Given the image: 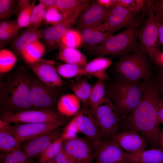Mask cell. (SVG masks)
Wrapping results in <instances>:
<instances>
[{
  "label": "cell",
  "instance_id": "1",
  "mask_svg": "<svg viewBox=\"0 0 163 163\" xmlns=\"http://www.w3.org/2000/svg\"><path fill=\"white\" fill-rule=\"evenodd\" d=\"M144 82L145 88L140 102L129 113L120 117L118 132L136 131L144 138L152 148L160 149L158 111L161 98L157 84L151 79Z\"/></svg>",
  "mask_w": 163,
  "mask_h": 163
},
{
  "label": "cell",
  "instance_id": "2",
  "mask_svg": "<svg viewBox=\"0 0 163 163\" xmlns=\"http://www.w3.org/2000/svg\"><path fill=\"white\" fill-rule=\"evenodd\" d=\"M0 88L3 111L16 113L34 110L30 100L28 73L25 69H21L7 76L1 83Z\"/></svg>",
  "mask_w": 163,
  "mask_h": 163
},
{
  "label": "cell",
  "instance_id": "3",
  "mask_svg": "<svg viewBox=\"0 0 163 163\" xmlns=\"http://www.w3.org/2000/svg\"><path fill=\"white\" fill-rule=\"evenodd\" d=\"M138 33L137 27L127 28L93 48L91 53L99 57L113 56L120 58L139 51L141 49Z\"/></svg>",
  "mask_w": 163,
  "mask_h": 163
},
{
  "label": "cell",
  "instance_id": "4",
  "mask_svg": "<svg viewBox=\"0 0 163 163\" xmlns=\"http://www.w3.org/2000/svg\"><path fill=\"white\" fill-rule=\"evenodd\" d=\"M145 82H131L119 79L107 93L118 110L120 117L132 111L142 98Z\"/></svg>",
  "mask_w": 163,
  "mask_h": 163
},
{
  "label": "cell",
  "instance_id": "5",
  "mask_svg": "<svg viewBox=\"0 0 163 163\" xmlns=\"http://www.w3.org/2000/svg\"><path fill=\"white\" fill-rule=\"evenodd\" d=\"M119 79L138 82L152 79L151 67L147 55L141 50L120 58L115 64Z\"/></svg>",
  "mask_w": 163,
  "mask_h": 163
},
{
  "label": "cell",
  "instance_id": "6",
  "mask_svg": "<svg viewBox=\"0 0 163 163\" xmlns=\"http://www.w3.org/2000/svg\"><path fill=\"white\" fill-rule=\"evenodd\" d=\"M147 14V17L144 24L138 30V38L141 50L153 62L161 67L160 57L162 52L157 45L158 31L153 7L148 10Z\"/></svg>",
  "mask_w": 163,
  "mask_h": 163
},
{
  "label": "cell",
  "instance_id": "7",
  "mask_svg": "<svg viewBox=\"0 0 163 163\" xmlns=\"http://www.w3.org/2000/svg\"><path fill=\"white\" fill-rule=\"evenodd\" d=\"M30 82V100L34 110L55 111L59 99L57 88L50 87L42 82L34 74L28 73Z\"/></svg>",
  "mask_w": 163,
  "mask_h": 163
},
{
  "label": "cell",
  "instance_id": "8",
  "mask_svg": "<svg viewBox=\"0 0 163 163\" xmlns=\"http://www.w3.org/2000/svg\"><path fill=\"white\" fill-rule=\"evenodd\" d=\"M94 114L102 139H111L118 131L119 111L107 94Z\"/></svg>",
  "mask_w": 163,
  "mask_h": 163
},
{
  "label": "cell",
  "instance_id": "9",
  "mask_svg": "<svg viewBox=\"0 0 163 163\" xmlns=\"http://www.w3.org/2000/svg\"><path fill=\"white\" fill-rule=\"evenodd\" d=\"M137 13L120 6L113 5L110 8L105 21L97 28L102 32L113 33L124 28H138L141 21Z\"/></svg>",
  "mask_w": 163,
  "mask_h": 163
},
{
  "label": "cell",
  "instance_id": "10",
  "mask_svg": "<svg viewBox=\"0 0 163 163\" xmlns=\"http://www.w3.org/2000/svg\"><path fill=\"white\" fill-rule=\"evenodd\" d=\"M0 120L8 123H41L65 120L66 117L55 111L35 110L14 113L4 111L0 115Z\"/></svg>",
  "mask_w": 163,
  "mask_h": 163
},
{
  "label": "cell",
  "instance_id": "11",
  "mask_svg": "<svg viewBox=\"0 0 163 163\" xmlns=\"http://www.w3.org/2000/svg\"><path fill=\"white\" fill-rule=\"evenodd\" d=\"M67 120L66 119L45 123H15L13 126L10 125L9 129L13 136L21 143L59 128L64 125L66 123Z\"/></svg>",
  "mask_w": 163,
  "mask_h": 163
},
{
  "label": "cell",
  "instance_id": "12",
  "mask_svg": "<svg viewBox=\"0 0 163 163\" xmlns=\"http://www.w3.org/2000/svg\"><path fill=\"white\" fill-rule=\"evenodd\" d=\"M84 9H81L64 18L60 23L43 30L42 39L48 50H52L58 48L62 37L76 23L79 15Z\"/></svg>",
  "mask_w": 163,
  "mask_h": 163
},
{
  "label": "cell",
  "instance_id": "13",
  "mask_svg": "<svg viewBox=\"0 0 163 163\" xmlns=\"http://www.w3.org/2000/svg\"><path fill=\"white\" fill-rule=\"evenodd\" d=\"M75 116L80 133L84 135L94 147L102 139L94 113L89 107L82 106Z\"/></svg>",
  "mask_w": 163,
  "mask_h": 163
},
{
  "label": "cell",
  "instance_id": "14",
  "mask_svg": "<svg viewBox=\"0 0 163 163\" xmlns=\"http://www.w3.org/2000/svg\"><path fill=\"white\" fill-rule=\"evenodd\" d=\"M94 148L96 163H127L126 152L111 139H102Z\"/></svg>",
  "mask_w": 163,
  "mask_h": 163
},
{
  "label": "cell",
  "instance_id": "15",
  "mask_svg": "<svg viewBox=\"0 0 163 163\" xmlns=\"http://www.w3.org/2000/svg\"><path fill=\"white\" fill-rule=\"evenodd\" d=\"M55 64L53 61L41 59L27 65L34 74L43 83L51 87L59 88L62 86L63 82L55 67Z\"/></svg>",
  "mask_w": 163,
  "mask_h": 163
},
{
  "label": "cell",
  "instance_id": "16",
  "mask_svg": "<svg viewBox=\"0 0 163 163\" xmlns=\"http://www.w3.org/2000/svg\"><path fill=\"white\" fill-rule=\"evenodd\" d=\"M63 148L76 163L92 161L94 148L86 139L77 137L63 142Z\"/></svg>",
  "mask_w": 163,
  "mask_h": 163
},
{
  "label": "cell",
  "instance_id": "17",
  "mask_svg": "<svg viewBox=\"0 0 163 163\" xmlns=\"http://www.w3.org/2000/svg\"><path fill=\"white\" fill-rule=\"evenodd\" d=\"M109 10L96 2L89 3L79 15L76 23L77 26L80 30L97 27L105 21Z\"/></svg>",
  "mask_w": 163,
  "mask_h": 163
},
{
  "label": "cell",
  "instance_id": "18",
  "mask_svg": "<svg viewBox=\"0 0 163 163\" xmlns=\"http://www.w3.org/2000/svg\"><path fill=\"white\" fill-rule=\"evenodd\" d=\"M127 153H136L149 148L144 138L137 132L125 130L118 132L111 139Z\"/></svg>",
  "mask_w": 163,
  "mask_h": 163
},
{
  "label": "cell",
  "instance_id": "19",
  "mask_svg": "<svg viewBox=\"0 0 163 163\" xmlns=\"http://www.w3.org/2000/svg\"><path fill=\"white\" fill-rule=\"evenodd\" d=\"M62 131L59 128L27 140L23 146V150L29 158L40 155L51 143L61 136Z\"/></svg>",
  "mask_w": 163,
  "mask_h": 163
},
{
  "label": "cell",
  "instance_id": "20",
  "mask_svg": "<svg viewBox=\"0 0 163 163\" xmlns=\"http://www.w3.org/2000/svg\"><path fill=\"white\" fill-rule=\"evenodd\" d=\"M112 64L110 58L103 56L96 58L83 67L84 75L92 76L104 81L110 80L106 71Z\"/></svg>",
  "mask_w": 163,
  "mask_h": 163
},
{
  "label": "cell",
  "instance_id": "21",
  "mask_svg": "<svg viewBox=\"0 0 163 163\" xmlns=\"http://www.w3.org/2000/svg\"><path fill=\"white\" fill-rule=\"evenodd\" d=\"M127 163H163V150L152 148L136 153H127Z\"/></svg>",
  "mask_w": 163,
  "mask_h": 163
},
{
  "label": "cell",
  "instance_id": "22",
  "mask_svg": "<svg viewBox=\"0 0 163 163\" xmlns=\"http://www.w3.org/2000/svg\"><path fill=\"white\" fill-rule=\"evenodd\" d=\"M10 125L9 123L0 120V150L3 153L20 149V143L10 130Z\"/></svg>",
  "mask_w": 163,
  "mask_h": 163
},
{
  "label": "cell",
  "instance_id": "23",
  "mask_svg": "<svg viewBox=\"0 0 163 163\" xmlns=\"http://www.w3.org/2000/svg\"><path fill=\"white\" fill-rule=\"evenodd\" d=\"M81 101L74 94H67L59 98L57 108L59 113L65 117L76 114L80 109Z\"/></svg>",
  "mask_w": 163,
  "mask_h": 163
},
{
  "label": "cell",
  "instance_id": "24",
  "mask_svg": "<svg viewBox=\"0 0 163 163\" xmlns=\"http://www.w3.org/2000/svg\"><path fill=\"white\" fill-rule=\"evenodd\" d=\"M58 49L59 59L66 63L82 67L88 63L86 57L76 48L67 47L60 43Z\"/></svg>",
  "mask_w": 163,
  "mask_h": 163
},
{
  "label": "cell",
  "instance_id": "25",
  "mask_svg": "<svg viewBox=\"0 0 163 163\" xmlns=\"http://www.w3.org/2000/svg\"><path fill=\"white\" fill-rule=\"evenodd\" d=\"M43 37V30L28 27L14 41V48L21 55L22 51L27 46L33 42L42 39Z\"/></svg>",
  "mask_w": 163,
  "mask_h": 163
},
{
  "label": "cell",
  "instance_id": "26",
  "mask_svg": "<svg viewBox=\"0 0 163 163\" xmlns=\"http://www.w3.org/2000/svg\"><path fill=\"white\" fill-rule=\"evenodd\" d=\"M80 30L83 42L94 47L104 42L113 34L110 32H102L97 27L86 28Z\"/></svg>",
  "mask_w": 163,
  "mask_h": 163
},
{
  "label": "cell",
  "instance_id": "27",
  "mask_svg": "<svg viewBox=\"0 0 163 163\" xmlns=\"http://www.w3.org/2000/svg\"><path fill=\"white\" fill-rule=\"evenodd\" d=\"M89 2L86 0H56L55 7L64 18L85 8Z\"/></svg>",
  "mask_w": 163,
  "mask_h": 163
},
{
  "label": "cell",
  "instance_id": "28",
  "mask_svg": "<svg viewBox=\"0 0 163 163\" xmlns=\"http://www.w3.org/2000/svg\"><path fill=\"white\" fill-rule=\"evenodd\" d=\"M45 50L44 45L39 41H36L27 46L21 55L25 62L28 64L41 59Z\"/></svg>",
  "mask_w": 163,
  "mask_h": 163
},
{
  "label": "cell",
  "instance_id": "29",
  "mask_svg": "<svg viewBox=\"0 0 163 163\" xmlns=\"http://www.w3.org/2000/svg\"><path fill=\"white\" fill-rule=\"evenodd\" d=\"M106 94L104 81L97 79L92 86L88 101V107L94 113L104 100Z\"/></svg>",
  "mask_w": 163,
  "mask_h": 163
},
{
  "label": "cell",
  "instance_id": "30",
  "mask_svg": "<svg viewBox=\"0 0 163 163\" xmlns=\"http://www.w3.org/2000/svg\"><path fill=\"white\" fill-rule=\"evenodd\" d=\"M71 88L73 94L82 104V106L88 107L92 86L87 80L85 79L80 80L72 84Z\"/></svg>",
  "mask_w": 163,
  "mask_h": 163
},
{
  "label": "cell",
  "instance_id": "31",
  "mask_svg": "<svg viewBox=\"0 0 163 163\" xmlns=\"http://www.w3.org/2000/svg\"><path fill=\"white\" fill-rule=\"evenodd\" d=\"M63 140L61 136L51 143L40 155V163H46L54 159L63 147Z\"/></svg>",
  "mask_w": 163,
  "mask_h": 163
},
{
  "label": "cell",
  "instance_id": "32",
  "mask_svg": "<svg viewBox=\"0 0 163 163\" xmlns=\"http://www.w3.org/2000/svg\"><path fill=\"white\" fill-rule=\"evenodd\" d=\"M56 69L60 76L66 79L84 75L83 67L73 64L66 63L59 66Z\"/></svg>",
  "mask_w": 163,
  "mask_h": 163
},
{
  "label": "cell",
  "instance_id": "33",
  "mask_svg": "<svg viewBox=\"0 0 163 163\" xmlns=\"http://www.w3.org/2000/svg\"><path fill=\"white\" fill-rule=\"evenodd\" d=\"M17 61L15 55L11 51L2 49L0 51V72L7 73L11 70Z\"/></svg>",
  "mask_w": 163,
  "mask_h": 163
},
{
  "label": "cell",
  "instance_id": "34",
  "mask_svg": "<svg viewBox=\"0 0 163 163\" xmlns=\"http://www.w3.org/2000/svg\"><path fill=\"white\" fill-rule=\"evenodd\" d=\"M36 5L32 11L30 24L28 27L38 29L41 25L45 17L48 8L40 1Z\"/></svg>",
  "mask_w": 163,
  "mask_h": 163
},
{
  "label": "cell",
  "instance_id": "35",
  "mask_svg": "<svg viewBox=\"0 0 163 163\" xmlns=\"http://www.w3.org/2000/svg\"><path fill=\"white\" fill-rule=\"evenodd\" d=\"M83 42L80 33L70 29L62 37L60 43L67 47L76 49L80 46Z\"/></svg>",
  "mask_w": 163,
  "mask_h": 163
},
{
  "label": "cell",
  "instance_id": "36",
  "mask_svg": "<svg viewBox=\"0 0 163 163\" xmlns=\"http://www.w3.org/2000/svg\"><path fill=\"white\" fill-rule=\"evenodd\" d=\"M36 0L31 2L23 8L18 14L17 21L20 28L28 27L33 9L36 5Z\"/></svg>",
  "mask_w": 163,
  "mask_h": 163
},
{
  "label": "cell",
  "instance_id": "37",
  "mask_svg": "<svg viewBox=\"0 0 163 163\" xmlns=\"http://www.w3.org/2000/svg\"><path fill=\"white\" fill-rule=\"evenodd\" d=\"M17 3V0H0V20H7L13 14Z\"/></svg>",
  "mask_w": 163,
  "mask_h": 163
},
{
  "label": "cell",
  "instance_id": "38",
  "mask_svg": "<svg viewBox=\"0 0 163 163\" xmlns=\"http://www.w3.org/2000/svg\"><path fill=\"white\" fill-rule=\"evenodd\" d=\"M64 19L62 14L55 7L47 8L43 20L44 24L53 25L61 22Z\"/></svg>",
  "mask_w": 163,
  "mask_h": 163
},
{
  "label": "cell",
  "instance_id": "39",
  "mask_svg": "<svg viewBox=\"0 0 163 163\" xmlns=\"http://www.w3.org/2000/svg\"><path fill=\"white\" fill-rule=\"evenodd\" d=\"M80 133L77 124L75 117H74L65 126L61 136L63 141L77 137Z\"/></svg>",
  "mask_w": 163,
  "mask_h": 163
},
{
  "label": "cell",
  "instance_id": "40",
  "mask_svg": "<svg viewBox=\"0 0 163 163\" xmlns=\"http://www.w3.org/2000/svg\"><path fill=\"white\" fill-rule=\"evenodd\" d=\"M19 33V30H8L0 28V47L14 39Z\"/></svg>",
  "mask_w": 163,
  "mask_h": 163
},
{
  "label": "cell",
  "instance_id": "41",
  "mask_svg": "<svg viewBox=\"0 0 163 163\" xmlns=\"http://www.w3.org/2000/svg\"><path fill=\"white\" fill-rule=\"evenodd\" d=\"M57 163H76L64 150L62 148L54 158Z\"/></svg>",
  "mask_w": 163,
  "mask_h": 163
},
{
  "label": "cell",
  "instance_id": "42",
  "mask_svg": "<svg viewBox=\"0 0 163 163\" xmlns=\"http://www.w3.org/2000/svg\"><path fill=\"white\" fill-rule=\"evenodd\" d=\"M114 5L121 7L133 12L137 13L135 0H116Z\"/></svg>",
  "mask_w": 163,
  "mask_h": 163
},
{
  "label": "cell",
  "instance_id": "43",
  "mask_svg": "<svg viewBox=\"0 0 163 163\" xmlns=\"http://www.w3.org/2000/svg\"><path fill=\"white\" fill-rule=\"evenodd\" d=\"M153 9L156 19L163 21V0L155 1Z\"/></svg>",
  "mask_w": 163,
  "mask_h": 163
},
{
  "label": "cell",
  "instance_id": "44",
  "mask_svg": "<svg viewBox=\"0 0 163 163\" xmlns=\"http://www.w3.org/2000/svg\"><path fill=\"white\" fill-rule=\"evenodd\" d=\"M0 28L5 30H18L20 29L17 21L5 20L0 23Z\"/></svg>",
  "mask_w": 163,
  "mask_h": 163
},
{
  "label": "cell",
  "instance_id": "45",
  "mask_svg": "<svg viewBox=\"0 0 163 163\" xmlns=\"http://www.w3.org/2000/svg\"><path fill=\"white\" fill-rule=\"evenodd\" d=\"M16 158L19 163H29V157L24 151L21 149L12 152Z\"/></svg>",
  "mask_w": 163,
  "mask_h": 163
},
{
  "label": "cell",
  "instance_id": "46",
  "mask_svg": "<svg viewBox=\"0 0 163 163\" xmlns=\"http://www.w3.org/2000/svg\"><path fill=\"white\" fill-rule=\"evenodd\" d=\"M3 163H19L16 158L12 152L3 153L1 155Z\"/></svg>",
  "mask_w": 163,
  "mask_h": 163
},
{
  "label": "cell",
  "instance_id": "47",
  "mask_svg": "<svg viewBox=\"0 0 163 163\" xmlns=\"http://www.w3.org/2000/svg\"><path fill=\"white\" fill-rule=\"evenodd\" d=\"M32 1L29 0H17V3L15 11V14L17 15L24 8L30 4Z\"/></svg>",
  "mask_w": 163,
  "mask_h": 163
},
{
  "label": "cell",
  "instance_id": "48",
  "mask_svg": "<svg viewBox=\"0 0 163 163\" xmlns=\"http://www.w3.org/2000/svg\"><path fill=\"white\" fill-rule=\"evenodd\" d=\"M160 67L158 74L159 83L157 85L160 94L163 98V66Z\"/></svg>",
  "mask_w": 163,
  "mask_h": 163
},
{
  "label": "cell",
  "instance_id": "49",
  "mask_svg": "<svg viewBox=\"0 0 163 163\" xmlns=\"http://www.w3.org/2000/svg\"><path fill=\"white\" fill-rule=\"evenodd\" d=\"M156 20L158 29L159 43L163 48V21Z\"/></svg>",
  "mask_w": 163,
  "mask_h": 163
},
{
  "label": "cell",
  "instance_id": "50",
  "mask_svg": "<svg viewBox=\"0 0 163 163\" xmlns=\"http://www.w3.org/2000/svg\"><path fill=\"white\" fill-rule=\"evenodd\" d=\"M116 0H97L96 2L101 5L107 8L113 6Z\"/></svg>",
  "mask_w": 163,
  "mask_h": 163
},
{
  "label": "cell",
  "instance_id": "51",
  "mask_svg": "<svg viewBox=\"0 0 163 163\" xmlns=\"http://www.w3.org/2000/svg\"><path fill=\"white\" fill-rule=\"evenodd\" d=\"M136 11L137 13L142 11L145 12V0H135Z\"/></svg>",
  "mask_w": 163,
  "mask_h": 163
},
{
  "label": "cell",
  "instance_id": "52",
  "mask_svg": "<svg viewBox=\"0 0 163 163\" xmlns=\"http://www.w3.org/2000/svg\"><path fill=\"white\" fill-rule=\"evenodd\" d=\"M158 117L160 123L163 124V101L161 99L159 104Z\"/></svg>",
  "mask_w": 163,
  "mask_h": 163
},
{
  "label": "cell",
  "instance_id": "53",
  "mask_svg": "<svg viewBox=\"0 0 163 163\" xmlns=\"http://www.w3.org/2000/svg\"><path fill=\"white\" fill-rule=\"evenodd\" d=\"M48 8L51 7H55L56 0H40Z\"/></svg>",
  "mask_w": 163,
  "mask_h": 163
},
{
  "label": "cell",
  "instance_id": "54",
  "mask_svg": "<svg viewBox=\"0 0 163 163\" xmlns=\"http://www.w3.org/2000/svg\"><path fill=\"white\" fill-rule=\"evenodd\" d=\"M160 149H163V129L161 131L160 136Z\"/></svg>",
  "mask_w": 163,
  "mask_h": 163
},
{
  "label": "cell",
  "instance_id": "55",
  "mask_svg": "<svg viewBox=\"0 0 163 163\" xmlns=\"http://www.w3.org/2000/svg\"><path fill=\"white\" fill-rule=\"evenodd\" d=\"M160 62L161 66H163V51L162 52L160 57Z\"/></svg>",
  "mask_w": 163,
  "mask_h": 163
},
{
  "label": "cell",
  "instance_id": "56",
  "mask_svg": "<svg viewBox=\"0 0 163 163\" xmlns=\"http://www.w3.org/2000/svg\"><path fill=\"white\" fill-rule=\"evenodd\" d=\"M46 163H57L54 159Z\"/></svg>",
  "mask_w": 163,
  "mask_h": 163
},
{
  "label": "cell",
  "instance_id": "57",
  "mask_svg": "<svg viewBox=\"0 0 163 163\" xmlns=\"http://www.w3.org/2000/svg\"><path fill=\"white\" fill-rule=\"evenodd\" d=\"M29 163H37L36 162V161H35L33 160H32L30 159Z\"/></svg>",
  "mask_w": 163,
  "mask_h": 163
},
{
  "label": "cell",
  "instance_id": "58",
  "mask_svg": "<svg viewBox=\"0 0 163 163\" xmlns=\"http://www.w3.org/2000/svg\"><path fill=\"white\" fill-rule=\"evenodd\" d=\"M90 162V161H86V162H84L83 163H89V162Z\"/></svg>",
  "mask_w": 163,
  "mask_h": 163
}]
</instances>
